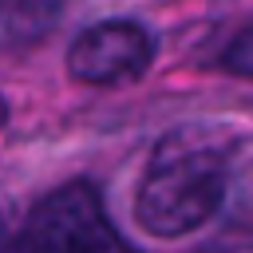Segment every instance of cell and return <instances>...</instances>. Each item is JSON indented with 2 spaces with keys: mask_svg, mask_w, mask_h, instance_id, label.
<instances>
[{
  "mask_svg": "<svg viewBox=\"0 0 253 253\" xmlns=\"http://www.w3.org/2000/svg\"><path fill=\"white\" fill-rule=\"evenodd\" d=\"M229 194V150L206 126H178L154 146L138 190L134 221L150 237H186L202 229Z\"/></svg>",
  "mask_w": 253,
  "mask_h": 253,
  "instance_id": "cell-1",
  "label": "cell"
},
{
  "mask_svg": "<svg viewBox=\"0 0 253 253\" xmlns=\"http://www.w3.org/2000/svg\"><path fill=\"white\" fill-rule=\"evenodd\" d=\"M20 241L28 253H134V245L107 217L91 182H67L40 198Z\"/></svg>",
  "mask_w": 253,
  "mask_h": 253,
  "instance_id": "cell-2",
  "label": "cell"
},
{
  "mask_svg": "<svg viewBox=\"0 0 253 253\" xmlns=\"http://www.w3.org/2000/svg\"><path fill=\"white\" fill-rule=\"evenodd\" d=\"M154 63V36L138 20H99L67 47V75L87 87H126Z\"/></svg>",
  "mask_w": 253,
  "mask_h": 253,
  "instance_id": "cell-3",
  "label": "cell"
},
{
  "mask_svg": "<svg viewBox=\"0 0 253 253\" xmlns=\"http://www.w3.org/2000/svg\"><path fill=\"white\" fill-rule=\"evenodd\" d=\"M221 67L229 75H241V79H253V20L245 28H237V36L225 43L221 51Z\"/></svg>",
  "mask_w": 253,
  "mask_h": 253,
  "instance_id": "cell-4",
  "label": "cell"
},
{
  "mask_svg": "<svg viewBox=\"0 0 253 253\" xmlns=\"http://www.w3.org/2000/svg\"><path fill=\"white\" fill-rule=\"evenodd\" d=\"M0 253H28V245H24V241H16V245H4Z\"/></svg>",
  "mask_w": 253,
  "mask_h": 253,
  "instance_id": "cell-5",
  "label": "cell"
},
{
  "mask_svg": "<svg viewBox=\"0 0 253 253\" xmlns=\"http://www.w3.org/2000/svg\"><path fill=\"white\" fill-rule=\"evenodd\" d=\"M8 245V229H4V217H0V249Z\"/></svg>",
  "mask_w": 253,
  "mask_h": 253,
  "instance_id": "cell-6",
  "label": "cell"
},
{
  "mask_svg": "<svg viewBox=\"0 0 253 253\" xmlns=\"http://www.w3.org/2000/svg\"><path fill=\"white\" fill-rule=\"evenodd\" d=\"M4 119H8V107H4V99H0V126H4Z\"/></svg>",
  "mask_w": 253,
  "mask_h": 253,
  "instance_id": "cell-7",
  "label": "cell"
},
{
  "mask_svg": "<svg viewBox=\"0 0 253 253\" xmlns=\"http://www.w3.org/2000/svg\"><path fill=\"white\" fill-rule=\"evenodd\" d=\"M202 253H206V249H202ZM210 253H217V249H210Z\"/></svg>",
  "mask_w": 253,
  "mask_h": 253,
  "instance_id": "cell-8",
  "label": "cell"
}]
</instances>
